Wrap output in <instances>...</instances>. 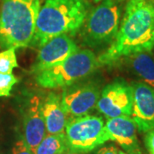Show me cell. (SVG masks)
Listing matches in <instances>:
<instances>
[{
    "label": "cell",
    "instance_id": "cell-25",
    "mask_svg": "<svg viewBox=\"0 0 154 154\" xmlns=\"http://www.w3.org/2000/svg\"><path fill=\"white\" fill-rule=\"evenodd\" d=\"M0 154H5V153H4V152H2L0 151Z\"/></svg>",
    "mask_w": 154,
    "mask_h": 154
},
{
    "label": "cell",
    "instance_id": "cell-4",
    "mask_svg": "<svg viewBox=\"0 0 154 154\" xmlns=\"http://www.w3.org/2000/svg\"><path fill=\"white\" fill-rule=\"evenodd\" d=\"M99 66L98 57L92 51L79 49L65 60L37 74L35 80L43 88H64L88 76Z\"/></svg>",
    "mask_w": 154,
    "mask_h": 154
},
{
    "label": "cell",
    "instance_id": "cell-20",
    "mask_svg": "<svg viewBox=\"0 0 154 154\" xmlns=\"http://www.w3.org/2000/svg\"><path fill=\"white\" fill-rule=\"evenodd\" d=\"M95 154H118V150L113 146L100 148Z\"/></svg>",
    "mask_w": 154,
    "mask_h": 154
},
{
    "label": "cell",
    "instance_id": "cell-16",
    "mask_svg": "<svg viewBox=\"0 0 154 154\" xmlns=\"http://www.w3.org/2000/svg\"><path fill=\"white\" fill-rule=\"evenodd\" d=\"M18 66L16 48L11 47L0 51V74H12L13 69Z\"/></svg>",
    "mask_w": 154,
    "mask_h": 154
},
{
    "label": "cell",
    "instance_id": "cell-2",
    "mask_svg": "<svg viewBox=\"0 0 154 154\" xmlns=\"http://www.w3.org/2000/svg\"><path fill=\"white\" fill-rule=\"evenodd\" d=\"M85 0H45L38 12L31 45L38 48L56 36L74 35L88 14Z\"/></svg>",
    "mask_w": 154,
    "mask_h": 154
},
{
    "label": "cell",
    "instance_id": "cell-3",
    "mask_svg": "<svg viewBox=\"0 0 154 154\" xmlns=\"http://www.w3.org/2000/svg\"><path fill=\"white\" fill-rule=\"evenodd\" d=\"M40 0H1L0 49L31 45Z\"/></svg>",
    "mask_w": 154,
    "mask_h": 154
},
{
    "label": "cell",
    "instance_id": "cell-24",
    "mask_svg": "<svg viewBox=\"0 0 154 154\" xmlns=\"http://www.w3.org/2000/svg\"><path fill=\"white\" fill-rule=\"evenodd\" d=\"M149 1H151V2H152V3H153V4H154V0H149Z\"/></svg>",
    "mask_w": 154,
    "mask_h": 154
},
{
    "label": "cell",
    "instance_id": "cell-11",
    "mask_svg": "<svg viewBox=\"0 0 154 154\" xmlns=\"http://www.w3.org/2000/svg\"><path fill=\"white\" fill-rule=\"evenodd\" d=\"M46 127L43 116V102L37 95L28 101L23 113V140L34 151L46 136Z\"/></svg>",
    "mask_w": 154,
    "mask_h": 154
},
{
    "label": "cell",
    "instance_id": "cell-1",
    "mask_svg": "<svg viewBox=\"0 0 154 154\" xmlns=\"http://www.w3.org/2000/svg\"><path fill=\"white\" fill-rule=\"evenodd\" d=\"M153 48L154 4L149 0H128L115 39L98 60L99 65H110Z\"/></svg>",
    "mask_w": 154,
    "mask_h": 154
},
{
    "label": "cell",
    "instance_id": "cell-9",
    "mask_svg": "<svg viewBox=\"0 0 154 154\" xmlns=\"http://www.w3.org/2000/svg\"><path fill=\"white\" fill-rule=\"evenodd\" d=\"M78 50L77 45L69 35L62 34L56 36L39 48L31 72L37 75L65 60Z\"/></svg>",
    "mask_w": 154,
    "mask_h": 154
},
{
    "label": "cell",
    "instance_id": "cell-12",
    "mask_svg": "<svg viewBox=\"0 0 154 154\" xmlns=\"http://www.w3.org/2000/svg\"><path fill=\"white\" fill-rule=\"evenodd\" d=\"M110 140L115 141L128 154H142L137 138V127L129 116L110 118L105 125Z\"/></svg>",
    "mask_w": 154,
    "mask_h": 154
},
{
    "label": "cell",
    "instance_id": "cell-23",
    "mask_svg": "<svg viewBox=\"0 0 154 154\" xmlns=\"http://www.w3.org/2000/svg\"><path fill=\"white\" fill-rule=\"evenodd\" d=\"M94 2H96V3H98V2H101V1H105V0H94Z\"/></svg>",
    "mask_w": 154,
    "mask_h": 154
},
{
    "label": "cell",
    "instance_id": "cell-7",
    "mask_svg": "<svg viewBox=\"0 0 154 154\" xmlns=\"http://www.w3.org/2000/svg\"><path fill=\"white\" fill-rule=\"evenodd\" d=\"M133 101L131 85L118 79L108 84L102 90L96 108L108 119L122 116H131Z\"/></svg>",
    "mask_w": 154,
    "mask_h": 154
},
{
    "label": "cell",
    "instance_id": "cell-18",
    "mask_svg": "<svg viewBox=\"0 0 154 154\" xmlns=\"http://www.w3.org/2000/svg\"><path fill=\"white\" fill-rule=\"evenodd\" d=\"M11 154H34V152L28 147L23 139H19L14 144Z\"/></svg>",
    "mask_w": 154,
    "mask_h": 154
},
{
    "label": "cell",
    "instance_id": "cell-21",
    "mask_svg": "<svg viewBox=\"0 0 154 154\" xmlns=\"http://www.w3.org/2000/svg\"><path fill=\"white\" fill-rule=\"evenodd\" d=\"M63 154H77V153H75V152H71V151L68 150L67 152H65V153H63Z\"/></svg>",
    "mask_w": 154,
    "mask_h": 154
},
{
    "label": "cell",
    "instance_id": "cell-22",
    "mask_svg": "<svg viewBox=\"0 0 154 154\" xmlns=\"http://www.w3.org/2000/svg\"><path fill=\"white\" fill-rule=\"evenodd\" d=\"M118 154H128L127 152H124L123 151H121V150H118Z\"/></svg>",
    "mask_w": 154,
    "mask_h": 154
},
{
    "label": "cell",
    "instance_id": "cell-13",
    "mask_svg": "<svg viewBox=\"0 0 154 154\" xmlns=\"http://www.w3.org/2000/svg\"><path fill=\"white\" fill-rule=\"evenodd\" d=\"M44 116L46 131L49 134H65L67 115L61 105V96L51 93L43 102Z\"/></svg>",
    "mask_w": 154,
    "mask_h": 154
},
{
    "label": "cell",
    "instance_id": "cell-6",
    "mask_svg": "<svg viewBox=\"0 0 154 154\" xmlns=\"http://www.w3.org/2000/svg\"><path fill=\"white\" fill-rule=\"evenodd\" d=\"M68 149L75 153H88L110 140L101 117L86 115L72 117L65 128Z\"/></svg>",
    "mask_w": 154,
    "mask_h": 154
},
{
    "label": "cell",
    "instance_id": "cell-19",
    "mask_svg": "<svg viewBox=\"0 0 154 154\" xmlns=\"http://www.w3.org/2000/svg\"><path fill=\"white\" fill-rule=\"evenodd\" d=\"M144 140L149 154H154V130L146 133Z\"/></svg>",
    "mask_w": 154,
    "mask_h": 154
},
{
    "label": "cell",
    "instance_id": "cell-10",
    "mask_svg": "<svg viewBox=\"0 0 154 154\" xmlns=\"http://www.w3.org/2000/svg\"><path fill=\"white\" fill-rule=\"evenodd\" d=\"M133 110L131 117L141 133L154 130V89L142 82H132Z\"/></svg>",
    "mask_w": 154,
    "mask_h": 154
},
{
    "label": "cell",
    "instance_id": "cell-15",
    "mask_svg": "<svg viewBox=\"0 0 154 154\" xmlns=\"http://www.w3.org/2000/svg\"><path fill=\"white\" fill-rule=\"evenodd\" d=\"M68 150L65 134H48L35 148L33 152L34 154H63Z\"/></svg>",
    "mask_w": 154,
    "mask_h": 154
},
{
    "label": "cell",
    "instance_id": "cell-5",
    "mask_svg": "<svg viewBox=\"0 0 154 154\" xmlns=\"http://www.w3.org/2000/svg\"><path fill=\"white\" fill-rule=\"evenodd\" d=\"M121 9L116 0H105L88 14L82 32L89 46L111 44L119 30Z\"/></svg>",
    "mask_w": 154,
    "mask_h": 154
},
{
    "label": "cell",
    "instance_id": "cell-14",
    "mask_svg": "<svg viewBox=\"0 0 154 154\" xmlns=\"http://www.w3.org/2000/svg\"><path fill=\"white\" fill-rule=\"evenodd\" d=\"M133 71L142 82L154 89V57L151 51L138 52L127 57Z\"/></svg>",
    "mask_w": 154,
    "mask_h": 154
},
{
    "label": "cell",
    "instance_id": "cell-8",
    "mask_svg": "<svg viewBox=\"0 0 154 154\" xmlns=\"http://www.w3.org/2000/svg\"><path fill=\"white\" fill-rule=\"evenodd\" d=\"M100 96L98 85L93 82H75L63 88L61 105L70 118L88 115L96 107Z\"/></svg>",
    "mask_w": 154,
    "mask_h": 154
},
{
    "label": "cell",
    "instance_id": "cell-17",
    "mask_svg": "<svg viewBox=\"0 0 154 154\" xmlns=\"http://www.w3.org/2000/svg\"><path fill=\"white\" fill-rule=\"evenodd\" d=\"M18 81V78L13 74H0V98L10 97L12 88Z\"/></svg>",
    "mask_w": 154,
    "mask_h": 154
}]
</instances>
